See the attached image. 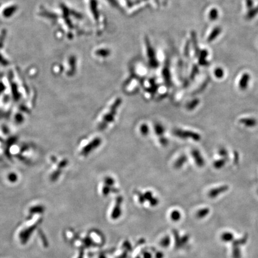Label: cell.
<instances>
[{
  "instance_id": "1",
  "label": "cell",
  "mask_w": 258,
  "mask_h": 258,
  "mask_svg": "<svg viewBox=\"0 0 258 258\" xmlns=\"http://www.w3.org/2000/svg\"><path fill=\"white\" fill-rule=\"evenodd\" d=\"M115 100L116 101L111 104V106L109 107L108 111L105 112L101 117V119H100L98 124V127L100 130H105V129H106L109 124L114 121L117 109L121 104V99L120 98H118Z\"/></svg>"
},
{
  "instance_id": "2",
  "label": "cell",
  "mask_w": 258,
  "mask_h": 258,
  "mask_svg": "<svg viewBox=\"0 0 258 258\" xmlns=\"http://www.w3.org/2000/svg\"><path fill=\"white\" fill-rule=\"evenodd\" d=\"M174 135L183 139H193L195 141H199L201 139V136L199 133L190 130H185L182 129H176L174 130Z\"/></svg>"
},
{
  "instance_id": "3",
  "label": "cell",
  "mask_w": 258,
  "mask_h": 258,
  "mask_svg": "<svg viewBox=\"0 0 258 258\" xmlns=\"http://www.w3.org/2000/svg\"><path fill=\"white\" fill-rule=\"evenodd\" d=\"M101 144V139L99 138H93L90 142L88 143V144L84 146L82 151H81V154L85 156L90 154V152H92L93 150L96 149Z\"/></svg>"
},
{
  "instance_id": "4",
  "label": "cell",
  "mask_w": 258,
  "mask_h": 258,
  "mask_svg": "<svg viewBox=\"0 0 258 258\" xmlns=\"http://www.w3.org/2000/svg\"><path fill=\"white\" fill-rule=\"evenodd\" d=\"M229 189L228 185H222L218 188H215L210 190L208 193V197L210 199L216 198L219 195L226 192Z\"/></svg>"
},
{
  "instance_id": "5",
  "label": "cell",
  "mask_w": 258,
  "mask_h": 258,
  "mask_svg": "<svg viewBox=\"0 0 258 258\" xmlns=\"http://www.w3.org/2000/svg\"><path fill=\"white\" fill-rule=\"evenodd\" d=\"M191 154L196 162V164L199 167H203L204 165V160L199 150L193 149L192 151Z\"/></svg>"
},
{
  "instance_id": "6",
  "label": "cell",
  "mask_w": 258,
  "mask_h": 258,
  "mask_svg": "<svg viewBox=\"0 0 258 258\" xmlns=\"http://www.w3.org/2000/svg\"><path fill=\"white\" fill-rule=\"evenodd\" d=\"M122 202V199L121 197L118 198L116 201V207H114L113 212L112 213V218L113 219H117L119 218L121 215V209H120V206H121V203Z\"/></svg>"
},
{
  "instance_id": "7",
  "label": "cell",
  "mask_w": 258,
  "mask_h": 258,
  "mask_svg": "<svg viewBox=\"0 0 258 258\" xmlns=\"http://www.w3.org/2000/svg\"><path fill=\"white\" fill-rule=\"evenodd\" d=\"M240 122L248 127H254L257 124V121L253 118H243L240 119Z\"/></svg>"
},
{
  "instance_id": "8",
  "label": "cell",
  "mask_w": 258,
  "mask_h": 258,
  "mask_svg": "<svg viewBox=\"0 0 258 258\" xmlns=\"http://www.w3.org/2000/svg\"><path fill=\"white\" fill-rule=\"evenodd\" d=\"M249 79H250L249 75L245 74L243 75L239 83V87L241 90H245L247 87L248 84L249 82Z\"/></svg>"
},
{
  "instance_id": "9",
  "label": "cell",
  "mask_w": 258,
  "mask_h": 258,
  "mask_svg": "<svg viewBox=\"0 0 258 258\" xmlns=\"http://www.w3.org/2000/svg\"><path fill=\"white\" fill-rule=\"evenodd\" d=\"M248 240V235L246 234L241 238L235 240L233 241V247H240L241 246L244 245Z\"/></svg>"
},
{
  "instance_id": "10",
  "label": "cell",
  "mask_w": 258,
  "mask_h": 258,
  "mask_svg": "<svg viewBox=\"0 0 258 258\" xmlns=\"http://www.w3.org/2000/svg\"><path fill=\"white\" fill-rule=\"evenodd\" d=\"M221 240L224 242H230L234 240V235L230 232H225L221 235Z\"/></svg>"
},
{
  "instance_id": "11",
  "label": "cell",
  "mask_w": 258,
  "mask_h": 258,
  "mask_svg": "<svg viewBox=\"0 0 258 258\" xmlns=\"http://www.w3.org/2000/svg\"><path fill=\"white\" fill-rule=\"evenodd\" d=\"M209 213H210V209L207 207H206V208L199 209V211L197 212L196 216L198 218H203L209 215Z\"/></svg>"
},
{
  "instance_id": "12",
  "label": "cell",
  "mask_w": 258,
  "mask_h": 258,
  "mask_svg": "<svg viewBox=\"0 0 258 258\" xmlns=\"http://www.w3.org/2000/svg\"><path fill=\"white\" fill-rule=\"evenodd\" d=\"M187 161V157L183 155L182 156H180L179 159H178L175 163V167L176 169H180L181 168V167L183 166V165L185 163V162Z\"/></svg>"
},
{
  "instance_id": "13",
  "label": "cell",
  "mask_w": 258,
  "mask_h": 258,
  "mask_svg": "<svg viewBox=\"0 0 258 258\" xmlns=\"http://www.w3.org/2000/svg\"><path fill=\"white\" fill-rule=\"evenodd\" d=\"M232 256L233 258H241V253L240 247H233Z\"/></svg>"
},
{
  "instance_id": "14",
  "label": "cell",
  "mask_w": 258,
  "mask_h": 258,
  "mask_svg": "<svg viewBox=\"0 0 258 258\" xmlns=\"http://www.w3.org/2000/svg\"><path fill=\"white\" fill-rule=\"evenodd\" d=\"M15 11H16V8H15V7H8L7 8H6V9L4 11V12H3V15H4L5 17H7V18H8V17H10V16L12 15V14H13L14 12H15Z\"/></svg>"
},
{
  "instance_id": "15",
  "label": "cell",
  "mask_w": 258,
  "mask_h": 258,
  "mask_svg": "<svg viewBox=\"0 0 258 258\" xmlns=\"http://www.w3.org/2000/svg\"><path fill=\"white\" fill-rule=\"evenodd\" d=\"M225 163L226 160L225 159H220L213 163V167L217 169H221L225 166Z\"/></svg>"
},
{
  "instance_id": "16",
  "label": "cell",
  "mask_w": 258,
  "mask_h": 258,
  "mask_svg": "<svg viewBox=\"0 0 258 258\" xmlns=\"http://www.w3.org/2000/svg\"><path fill=\"white\" fill-rule=\"evenodd\" d=\"M174 233V236H175V246L176 248H180V247H182L181 246V243H180V238L179 236L178 232L177 231H173Z\"/></svg>"
},
{
  "instance_id": "17",
  "label": "cell",
  "mask_w": 258,
  "mask_h": 258,
  "mask_svg": "<svg viewBox=\"0 0 258 258\" xmlns=\"http://www.w3.org/2000/svg\"><path fill=\"white\" fill-rule=\"evenodd\" d=\"M170 218L173 221H178L181 218L180 213L178 210H174L171 213Z\"/></svg>"
},
{
  "instance_id": "18",
  "label": "cell",
  "mask_w": 258,
  "mask_h": 258,
  "mask_svg": "<svg viewBox=\"0 0 258 258\" xmlns=\"http://www.w3.org/2000/svg\"><path fill=\"white\" fill-rule=\"evenodd\" d=\"M170 239L169 236H166L163 238L160 242V245L164 247H167L170 245Z\"/></svg>"
},
{
  "instance_id": "19",
  "label": "cell",
  "mask_w": 258,
  "mask_h": 258,
  "mask_svg": "<svg viewBox=\"0 0 258 258\" xmlns=\"http://www.w3.org/2000/svg\"><path fill=\"white\" fill-rule=\"evenodd\" d=\"M199 100L197 99L193 100L191 102H190L187 106V108L188 109H194L198 105H199Z\"/></svg>"
},
{
  "instance_id": "20",
  "label": "cell",
  "mask_w": 258,
  "mask_h": 258,
  "mask_svg": "<svg viewBox=\"0 0 258 258\" xmlns=\"http://www.w3.org/2000/svg\"><path fill=\"white\" fill-rule=\"evenodd\" d=\"M219 154L221 156V157H225V158H226L227 157H228V152H227V151L225 149V148H220L219 150Z\"/></svg>"
},
{
  "instance_id": "21",
  "label": "cell",
  "mask_w": 258,
  "mask_h": 258,
  "mask_svg": "<svg viewBox=\"0 0 258 258\" xmlns=\"http://www.w3.org/2000/svg\"><path fill=\"white\" fill-rule=\"evenodd\" d=\"M189 239V237L188 235H185L182 237H181V238H180L181 246H183V245L186 244L187 243V242L188 241Z\"/></svg>"
},
{
  "instance_id": "22",
  "label": "cell",
  "mask_w": 258,
  "mask_h": 258,
  "mask_svg": "<svg viewBox=\"0 0 258 258\" xmlns=\"http://www.w3.org/2000/svg\"><path fill=\"white\" fill-rule=\"evenodd\" d=\"M215 74V75L216 76L217 78L220 79V78H222V77L223 75V72L221 69H218L216 70Z\"/></svg>"
},
{
  "instance_id": "23",
  "label": "cell",
  "mask_w": 258,
  "mask_h": 258,
  "mask_svg": "<svg viewBox=\"0 0 258 258\" xmlns=\"http://www.w3.org/2000/svg\"><path fill=\"white\" fill-rule=\"evenodd\" d=\"M140 131H141V132H142V135H145V134H146V133L148 132V127H147V126H146V124H143V125H142V126H141V127H140Z\"/></svg>"
},
{
  "instance_id": "24",
  "label": "cell",
  "mask_w": 258,
  "mask_h": 258,
  "mask_svg": "<svg viewBox=\"0 0 258 258\" xmlns=\"http://www.w3.org/2000/svg\"><path fill=\"white\" fill-rule=\"evenodd\" d=\"M143 257H144V258H151V254H149V253H148V252H145V253L143 254Z\"/></svg>"
},
{
  "instance_id": "25",
  "label": "cell",
  "mask_w": 258,
  "mask_h": 258,
  "mask_svg": "<svg viewBox=\"0 0 258 258\" xmlns=\"http://www.w3.org/2000/svg\"><path fill=\"white\" fill-rule=\"evenodd\" d=\"M163 257V254L161 252H159L156 254V258H162Z\"/></svg>"
},
{
  "instance_id": "26",
  "label": "cell",
  "mask_w": 258,
  "mask_h": 258,
  "mask_svg": "<svg viewBox=\"0 0 258 258\" xmlns=\"http://www.w3.org/2000/svg\"><path fill=\"white\" fill-rule=\"evenodd\" d=\"M100 258H105V257H104V256H100Z\"/></svg>"
},
{
  "instance_id": "27",
  "label": "cell",
  "mask_w": 258,
  "mask_h": 258,
  "mask_svg": "<svg viewBox=\"0 0 258 258\" xmlns=\"http://www.w3.org/2000/svg\"></svg>"
}]
</instances>
